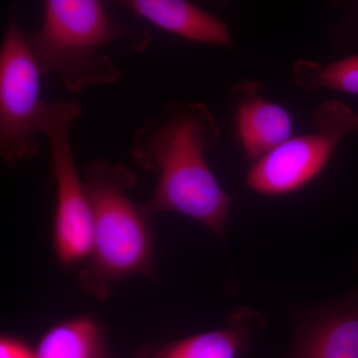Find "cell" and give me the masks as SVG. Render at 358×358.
<instances>
[{
	"mask_svg": "<svg viewBox=\"0 0 358 358\" xmlns=\"http://www.w3.org/2000/svg\"><path fill=\"white\" fill-rule=\"evenodd\" d=\"M220 136L217 121L201 103L169 102L162 117L148 120L131 136V157L157 174L148 217L178 212L225 240L232 199L207 164V152Z\"/></svg>",
	"mask_w": 358,
	"mask_h": 358,
	"instance_id": "cell-1",
	"label": "cell"
},
{
	"mask_svg": "<svg viewBox=\"0 0 358 358\" xmlns=\"http://www.w3.org/2000/svg\"><path fill=\"white\" fill-rule=\"evenodd\" d=\"M28 42L42 76L57 75L66 89L79 93L121 80V71L105 53L108 45L120 42L145 52L152 37L110 20L96 0H46L41 27Z\"/></svg>",
	"mask_w": 358,
	"mask_h": 358,
	"instance_id": "cell-2",
	"label": "cell"
},
{
	"mask_svg": "<svg viewBox=\"0 0 358 358\" xmlns=\"http://www.w3.org/2000/svg\"><path fill=\"white\" fill-rule=\"evenodd\" d=\"M94 218L92 262L82 275L90 293L107 294L113 282L154 268V236L143 206L129 199L136 176L124 164L96 159L84 171Z\"/></svg>",
	"mask_w": 358,
	"mask_h": 358,
	"instance_id": "cell-3",
	"label": "cell"
},
{
	"mask_svg": "<svg viewBox=\"0 0 358 358\" xmlns=\"http://www.w3.org/2000/svg\"><path fill=\"white\" fill-rule=\"evenodd\" d=\"M82 115L75 101L44 102L38 120L50 150V173L56 185L53 240L59 260L83 261L93 253L94 218L84 180L78 173L71 143L73 122Z\"/></svg>",
	"mask_w": 358,
	"mask_h": 358,
	"instance_id": "cell-4",
	"label": "cell"
},
{
	"mask_svg": "<svg viewBox=\"0 0 358 358\" xmlns=\"http://www.w3.org/2000/svg\"><path fill=\"white\" fill-rule=\"evenodd\" d=\"M313 117L317 131L291 138L256 162L247 187L266 196L299 192L322 173L343 138L358 134V114L338 101L320 103Z\"/></svg>",
	"mask_w": 358,
	"mask_h": 358,
	"instance_id": "cell-5",
	"label": "cell"
},
{
	"mask_svg": "<svg viewBox=\"0 0 358 358\" xmlns=\"http://www.w3.org/2000/svg\"><path fill=\"white\" fill-rule=\"evenodd\" d=\"M41 76L28 36L11 15L0 49V157L7 166L38 154Z\"/></svg>",
	"mask_w": 358,
	"mask_h": 358,
	"instance_id": "cell-6",
	"label": "cell"
},
{
	"mask_svg": "<svg viewBox=\"0 0 358 358\" xmlns=\"http://www.w3.org/2000/svg\"><path fill=\"white\" fill-rule=\"evenodd\" d=\"M287 358H358V286L301 310Z\"/></svg>",
	"mask_w": 358,
	"mask_h": 358,
	"instance_id": "cell-7",
	"label": "cell"
},
{
	"mask_svg": "<svg viewBox=\"0 0 358 358\" xmlns=\"http://www.w3.org/2000/svg\"><path fill=\"white\" fill-rule=\"evenodd\" d=\"M234 92L238 136L249 159L258 162L291 138V115L282 106L261 96L255 84H238Z\"/></svg>",
	"mask_w": 358,
	"mask_h": 358,
	"instance_id": "cell-8",
	"label": "cell"
},
{
	"mask_svg": "<svg viewBox=\"0 0 358 358\" xmlns=\"http://www.w3.org/2000/svg\"><path fill=\"white\" fill-rule=\"evenodd\" d=\"M120 3L160 29L182 38L221 47H228L231 44L232 37L227 25L192 2L183 0H124Z\"/></svg>",
	"mask_w": 358,
	"mask_h": 358,
	"instance_id": "cell-9",
	"label": "cell"
},
{
	"mask_svg": "<svg viewBox=\"0 0 358 358\" xmlns=\"http://www.w3.org/2000/svg\"><path fill=\"white\" fill-rule=\"evenodd\" d=\"M263 324L255 310L242 308L231 317L227 327L181 339L159 358H239Z\"/></svg>",
	"mask_w": 358,
	"mask_h": 358,
	"instance_id": "cell-10",
	"label": "cell"
},
{
	"mask_svg": "<svg viewBox=\"0 0 358 358\" xmlns=\"http://www.w3.org/2000/svg\"><path fill=\"white\" fill-rule=\"evenodd\" d=\"M100 329L86 317L52 327L40 341L37 358H99Z\"/></svg>",
	"mask_w": 358,
	"mask_h": 358,
	"instance_id": "cell-11",
	"label": "cell"
},
{
	"mask_svg": "<svg viewBox=\"0 0 358 358\" xmlns=\"http://www.w3.org/2000/svg\"><path fill=\"white\" fill-rule=\"evenodd\" d=\"M292 77L294 83L308 92L326 89L358 95V54L327 65L298 60Z\"/></svg>",
	"mask_w": 358,
	"mask_h": 358,
	"instance_id": "cell-12",
	"label": "cell"
},
{
	"mask_svg": "<svg viewBox=\"0 0 358 358\" xmlns=\"http://www.w3.org/2000/svg\"><path fill=\"white\" fill-rule=\"evenodd\" d=\"M0 358H37L25 345L16 339L3 338L0 341Z\"/></svg>",
	"mask_w": 358,
	"mask_h": 358,
	"instance_id": "cell-13",
	"label": "cell"
}]
</instances>
